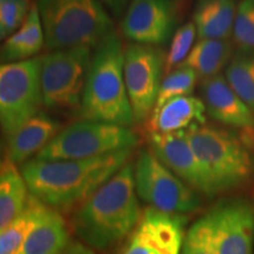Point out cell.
Returning a JSON list of instances; mask_svg holds the SVG:
<instances>
[{
	"label": "cell",
	"mask_w": 254,
	"mask_h": 254,
	"mask_svg": "<svg viewBox=\"0 0 254 254\" xmlns=\"http://www.w3.org/2000/svg\"><path fill=\"white\" fill-rule=\"evenodd\" d=\"M69 240L64 218L49 207L14 254H58Z\"/></svg>",
	"instance_id": "cell-19"
},
{
	"label": "cell",
	"mask_w": 254,
	"mask_h": 254,
	"mask_svg": "<svg viewBox=\"0 0 254 254\" xmlns=\"http://www.w3.org/2000/svg\"><path fill=\"white\" fill-rule=\"evenodd\" d=\"M0 165H1V164H0Z\"/></svg>",
	"instance_id": "cell-31"
},
{
	"label": "cell",
	"mask_w": 254,
	"mask_h": 254,
	"mask_svg": "<svg viewBox=\"0 0 254 254\" xmlns=\"http://www.w3.org/2000/svg\"><path fill=\"white\" fill-rule=\"evenodd\" d=\"M233 39L239 51H254V0H245L238 6Z\"/></svg>",
	"instance_id": "cell-29"
},
{
	"label": "cell",
	"mask_w": 254,
	"mask_h": 254,
	"mask_svg": "<svg viewBox=\"0 0 254 254\" xmlns=\"http://www.w3.org/2000/svg\"><path fill=\"white\" fill-rule=\"evenodd\" d=\"M60 132L59 123L40 112L7 139V161L14 166L27 163L34 153L45 148Z\"/></svg>",
	"instance_id": "cell-17"
},
{
	"label": "cell",
	"mask_w": 254,
	"mask_h": 254,
	"mask_svg": "<svg viewBox=\"0 0 254 254\" xmlns=\"http://www.w3.org/2000/svg\"><path fill=\"white\" fill-rule=\"evenodd\" d=\"M180 254H218L208 213L199 218L190 227Z\"/></svg>",
	"instance_id": "cell-26"
},
{
	"label": "cell",
	"mask_w": 254,
	"mask_h": 254,
	"mask_svg": "<svg viewBox=\"0 0 254 254\" xmlns=\"http://www.w3.org/2000/svg\"><path fill=\"white\" fill-rule=\"evenodd\" d=\"M140 215L133 164L127 163L82 202L73 227L87 246L107 250L129 236Z\"/></svg>",
	"instance_id": "cell-2"
},
{
	"label": "cell",
	"mask_w": 254,
	"mask_h": 254,
	"mask_svg": "<svg viewBox=\"0 0 254 254\" xmlns=\"http://www.w3.org/2000/svg\"><path fill=\"white\" fill-rule=\"evenodd\" d=\"M206 107L199 98L187 95L168 100L160 109L153 111L148 120V133L168 134L187 131L206 123Z\"/></svg>",
	"instance_id": "cell-16"
},
{
	"label": "cell",
	"mask_w": 254,
	"mask_h": 254,
	"mask_svg": "<svg viewBox=\"0 0 254 254\" xmlns=\"http://www.w3.org/2000/svg\"><path fill=\"white\" fill-rule=\"evenodd\" d=\"M178 21L177 2L166 0H135L122 21L127 39L139 45L155 46L173 37Z\"/></svg>",
	"instance_id": "cell-13"
},
{
	"label": "cell",
	"mask_w": 254,
	"mask_h": 254,
	"mask_svg": "<svg viewBox=\"0 0 254 254\" xmlns=\"http://www.w3.org/2000/svg\"><path fill=\"white\" fill-rule=\"evenodd\" d=\"M185 133L217 194L236 190L252 179L253 158L233 132L204 124L190 127Z\"/></svg>",
	"instance_id": "cell-5"
},
{
	"label": "cell",
	"mask_w": 254,
	"mask_h": 254,
	"mask_svg": "<svg viewBox=\"0 0 254 254\" xmlns=\"http://www.w3.org/2000/svg\"><path fill=\"white\" fill-rule=\"evenodd\" d=\"M166 57L155 46L131 44L124 49V79L134 124L153 112L161 85Z\"/></svg>",
	"instance_id": "cell-10"
},
{
	"label": "cell",
	"mask_w": 254,
	"mask_h": 254,
	"mask_svg": "<svg viewBox=\"0 0 254 254\" xmlns=\"http://www.w3.org/2000/svg\"><path fill=\"white\" fill-rule=\"evenodd\" d=\"M218 254H253L254 201L233 196L219 201L207 212Z\"/></svg>",
	"instance_id": "cell-11"
},
{
	"label": "cell",
	"mask_w": 254,
	"mask_h": 254,
	"mask_svg": "<svg viewBox=\"0 0 254 254\" xmlns=\"http://www.w3.org/2000/svg\"><path fill=\"white\" fill-rule=\"evenodd\" d=\"M225 78L232 90L254 112V51H239L233 55Z\"/></svg>",
	"instance_id": "cell-24"
},
{
	"label": "cell",
	"mask_w": 254,
	"mask_h": 254,
	"mask_svg": "<svg viewBox=\"0 0 254 254\" xmlns=\"http://www.w3.org/2000/svg\"><path fill=\"white\" fill-rule=\"evenodd\" d=\"M138 138L129 127L80 120L60 129L53 140L37 154V159L85 160L124 150H132Z\"/></svg>",
	"instance_id": "cell-6"
},
{
	"label": "cell",
	"mask_w": 254,
	"mask_h": 254,
	"mask_svg": "<svg viewBox=\"0 0 254 254\" xmlns=\"http://www.w3.org/2000/svg\"><path fill=\"white\" fill-rule=\"evenodd\" d=\"M84 120L131 127L132 107L124 79V47L112 32L95 47L80 105Z\"/></svg>",
	"instance_id": "cell-3"
},
{
	"label": "cell",
	"mask_w": 254,
	"mask_h": 254,
	"mask_svg": "<svg viewBox=\"0 0 254 254\" xmlns=\"http://www.w3.org/2000/svg\"><path fill=\"white\" fill-rule=\"evenodd\" d=\"M32 5L26 0H0V41L6 40L23 26Z\"/></svg>",
	"instance_id": "cell-28"
},
{
	"label": "cell",
	"mask_w": 254,
	"mask_h": 254,
	"mask_svg": "<svg viewBox=\"0 0 254 254\" xmlns=\"http://www.w3.org/2000/svg\"><path fill=\"white\" fill-rule=\"evenodd\" d=\"M58 254H95L93 250L86 244L77 240H69L68 244Z\"/></svg>",
	"instance_id": "cell-30"
},
{
	"label": "cell",
	"mask_w": 254,
	"mask_h": 254,
	"mask_svg": "<svg viewBox=\"0 0 254 254\" xmlns=\"http://www.w3.org/2000/svg\"><path fill=\"white\" fill-rule=\"evenodd\" d=\"M150 151L171 172L190 187L208 198L217 195L204 167L190 147L185 131L155 134L148 133Z\"/></svg>",
	"instance_id": "cell-14"
},
{
	"label": "cell",
	"mask_w": 254,
	"mask_h": 254,
	"mask_svg": "<svg viewBox=\"0 0 254 254\" xmlns=\"http://www.w3.org/2000/svg\"><path fill=\"white\" fill-rule=\"evenodd\" d=\"M132 150L85 160L45 161L34 158L20 173L31 195L47 207L67 208L82 204L128 163Z\"/></svg>",
	"instance_id": "cell-1"
},
{
	"label": "cell",
	"mask_w": 254,
	"mask_h": 254,
	"mask_svg": "<svg viewBox=\"0 0 254 254\" xmlns=\"http://www.w3.org/2000/svg\"><path fill=\"white\" fill-rule=\"evenodd\" d=\"M238 6L232 0L199 1L193 13L199 40H228L233 33Z\"/></svg>",
	"instance_id": "cell-18"
},
{
	"label": "cell",
	"mask_w": 254,
	"mask_h": 254,
	"mask_svg": "<svg viewBox=\"0 0 254 254\" xmlns=\"http://www.w3.org/2000/svg\"><path fill=\"white\" fill-rule=\"evenodd\" d=\"M233 57L230 40H199L190 50L184 66L192 68L202 80L220 75Z\"/></svg>",
	"instance_id": "cell-22"
},
{
	"label": "cell",
	"mask_w": 254,
	"mask_h": 254,
	"mask_svg": "<svg viewBox=\"0 0 254 254\" xmlns=\"http://www.w3.org/2000/svg\"><path fill=\"white\" fill-rule=\"evenodd\" d=\"M196 30L193 23H186L176 30L171 40L166 59H165V75L183 65V63L189 57L190 50L194 46L193 44H194Z\"/></svg>",
	"instance_id": "cell-27"
},
{
	"label": "cell",
	"mask_w": 254,
	"mask_h": 254,
	"mask_svg": "<svg viewBox=\"0 0 254 254\" xmlns=\"http://www.w3.org/2000/svg\"><path fill=\"white\" fill-rule=\"evenodd\" d=\"M41 57L0 64V127L7 139L43 106Z\"/></svg>",
	"instance_id": "cell-7"
},
{
	"label": "cell",
	"mask_w": 254,
	"mask_h": 254,
	"mask_svg": "<svg viewBox=\"0 0 254 254\" xmlns=\"http://www.w3.org/2000/svg\"><path fill=\"white\" fill-rule=\"evenodd\" d=\"M92 58L90 47L52 51L41 57L40 84L46 107H80Z\"/></svg>",
	"instance_id": "cell-8"
},
{
	"label": "cell",
	"mask_w": 254,
	"mask_h": 254,
	"mask_svg": "<svg viewBox=\"0 0 254 254\" xmlns=\"http://www.w3.org/2000/svg\"><path fill=\"white\" fill-rule=\"evenodd\" d=\"M47 208L49 207L46 205L30 194L23 213L0 234V254H14L17 252Z\"/></svg>",
	"instance_id": "cell-23"
},
{
	"label": "cell",
	"mask_w": 254,
	"mask_h": 254,
	"mask_svg": "<svg viewBox=\"0 0 254 254\" xmlns=\"http://www.w3.org/2000/svg\"><path fill=\"white\" fill-rule=\"evenodd\" d=\"M28 198L20 170L8 161L0 165V234L23 213Z\"/></svg>",
	"instance_id": "cell-21"
},
{
	"label": "cell",
	"mask_w": 254,
	"mask_h": 254,
	"mask_svg": "<svg viewBox=\"0 0 254 254\" xmlns=\"http://www.w3.org/2000/svg\"><path fill=\"white\" fill-rule=\"evenodd\" d=\"M47 50L97 47L113 32V21L94 0H45L37 2Z\"/></svg>",
	"instance_id": "cell-4"
},
{
	"label": "cell",
	"mask_w": 254,
	"mask_h": 254,
	"mask_svg": "<svg viewBox=\"0 0 254 254\" xmlns=\"http://www.w3.org/2000/svg\"><path fill=\"white\" fill-rule=\"evenodd\" d=\"M133 170L136 194L150 207L163 213L183 215L201 206L199 193L171 172L150 150L139 154Z\"/></svg>",
	"instance_id": "cell-9"
},
{
	"label": "cell",
	"mask_w": 254,
	"mask_h": 254,
	"mask_svg": "<svg viewBox=\"0 0 254 254\" xmlns=\"http://www.w3.org/2000/svg\"><path fill=\"white\" fill-rule=\"evenodd\" d=\"M201 94L206 112L215 122L234 128H254V112L232 90L224 75L202 80Z\"/></svg>",
	"instance_id": "cell-15"
},
{
	"label": "cell",
	"mask_w": 254,
	"mask_h": 254,
	"mask_svg": "<svg viewBox=\"0 0 254 254\" xmlns=\"http://www.w3.org/2000/svg\"><path fill=\"white\" fill-rule=\"evenodd\" d=\"M44 46L45 38L39 9L37 4H33L23 26L2 44L0 49V64L33 59Z\"/></svg>",
	"instance_id": "cell-20"
},
{
	"label": "cell",
	"mask_w": 254,
	"mask_h": 254,
	"mask_svg": "<svg viewBox=\"0 0 254 254\" xmlns=\"http://www.w3.org/2000/svg\"><path fill=\"white\" fill-rule=\"evenodd\" d=\"M186 218L147 207L118 254H180Z\"/></svg>",
	"instance_id": "cell-12"
},
{
	"label": "cell",
	"mask_w": 254,
	"mask_h": 254,
	"mask_svg": "<svg viewBox=\"0 0 254 254\" xmlns=\"http://www.w3.org/2000/svg\"><path fill=\"white\" fill-rule=\"evenodd\" d=\"M198 78L192 68L184 65L165 75L159 88L157 103L153 111L159 110L165 103L174 98L192 95Z\"/></svg>",
	"instance_id": "cell-25"
}]
</instances>
